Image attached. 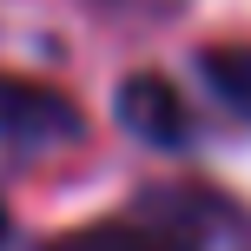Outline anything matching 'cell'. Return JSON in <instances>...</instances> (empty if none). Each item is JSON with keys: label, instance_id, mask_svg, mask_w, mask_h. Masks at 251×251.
<instances>
[{"label": "cell", "instance_id": "obj_5", "mask_svg": "<svg viewBox=\"0 0 251 251\" xmlns=\"http://www.w3.org/2000/svg\"><path fill=\"white\" fill-rule=\"evenodd\" d=\"M93 13H113V20H165V13H178L185 0H86Z\"/></svg>", "mask_w": 251, "mask_h": 251}, {"label": "cell", "instance_id": "obj_3", "mask_svg": "<svg viewBox=\"0 0 251 251\" xmlns=\"http://www.w3.org/2000/svg\"><path fill=\"white\" fill-rule=\"evenodd\" d=\"M119 119H126V132H139L146 146H185V139H192L185 100H178L159 73H132L119 86Z\"/></svg>", "mask_w": 251, "mask_h": 251}, {"label": "cell", "instance_id": "obj_2", "mask_svg": "<svg viewBox=\"0 0 251 251\" xmlns=\"http://www.w3.org/2000/svg\"><path fill=\"white\" fill-rule=\"evenodd\" d=\"M47 251H199V238H192L172 212H139V218L79 225V231H66V238H53Z\"/></svg>", "mask_w": 251, "mask_h": 251}, {"label": "cell", "instance_id": "obj_6", "mask_svg": "<svg viewBox=\"0 0 251 251\" xmlns=\"http://www.w3.org/2000/svg\"><path fill=\"white\" fill-rule=\"evenodd\" d=\"M0 251H7V212H0Z\"/></svg>", "mask_w": 251, "mask_h": 251}, {"label": "cell", "instance_id": "obj_1", "mask_svg": "<svg viewBox=\"0 0 251 251\" xmlns=\"http://www.w3.org/2000/svg\"><path fill=\"white\" fill-rule=\"evenodd\" d=\"M86 132L79 106L53 86H33V79H0V139L13 152H60Z\"/></svg>", "mask_w": 251, "mask_h": 251}, {"label": "cell", "instance_id": "obj_4", "mask_svg": "<svg viewBox=\"0 0 251 251\" xmlns=\"http://www.w3.org/2000/svg\"><path fill=\"white\" fill-rule=\"evenodd\" d=\"M199 73H205V86H212L238 119H251V47H205Z\"/></svg>", "mask_w": 251, "mask_h": 251}]
</instances>
